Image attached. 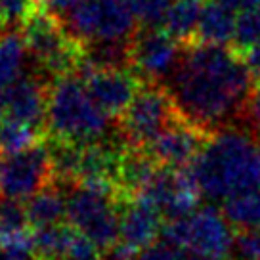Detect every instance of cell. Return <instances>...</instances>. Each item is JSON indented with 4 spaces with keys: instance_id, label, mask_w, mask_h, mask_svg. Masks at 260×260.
I'll use <instances>...</instances> for the list:
<instances>
[{
    "instance_id": "6da1fadb",
    "label": "cell",
    "mask_w": 260,
    "mask_h": 260,
    "mask_svg": "<svg viewBox=\"0 0 260 260\" xmlns=\"http://www.w3.org/2000/svg\"><path fill=\"white\" fill-rule=\"evenodd\" d=\"M165 92L180 121L214 136L245 113L252 96V75L236 50L214 44L184 46Z\"/></svg>"
},
{
    "instance_id": "7a4b0ae2",
    "label": "cell",
    "mask_w": 260,
    "mask_h": 260,
    "mask_svg": "<svg viewBox=\"0 0 260 260\" xmlns=\"http://www.w3.org/2000/svg\"><path fill=\"white\" fill-rule=\"evenodd\" d=\"M189 171L201 195L218 205L252 193L260 189V140L230 126L207 140Z\"/></svg>"
},
{
    "instance_id": "3957f363",
    "label": "cell",
    "mask_w": 260,
    "mask_h": 260,
    "mask_svg": "<svg viewBox=\"0 0 260 260\" xmlns=\"http://www.w3.org/2000/svg\"><path fill=\"white\" fill-rule=\"evenodd\" d=\"M113 119L92 100L79 75L57 77L48 90L46 128L57 144L92 146L107 142Z\"/></svg>"
},
{
    "instance_id": "277c9868",
    "label": "cell",
    "mask_w": 260,
    "mask_h": 260,
    "mask_svg": "<svg viewBox=\"0 0 260 260\" xmlns=\"http://www.w3.org/2000/svg\"><path fill=\"white\" fill-rule=\"evenodd\" d=\"M59 23L73 41L88 48L130 46L136 35L126 0H79Z\"/></svg>"
},
{
    "instance_id": "5b68a950",
    "label": "cell",
    "mask_w": 260,
    "mask_h": 260,
    "mask_svg": "<svg viewBox=\"0 0 260 260\" xmlns=\"http://www.w3.org/2000/svg\"><path fill=\"white\" fill-rule=\"evenodd\" d=\"M161 241L184 249L197 260H226L234 234L224 214L207 205L189 216L167 220L161 230Z\"/></svg>"
},
{
    "instance_id": "8992f818",
    "label": "cell",
    "mask_w": 260,
    "mask_h": 260,
    "mask_svg": "<svg viewBox=\"0 0 260 260\" xmlns=\"http://www.w3.org/2000/svg\"><path fill=\"white\" fill-rule=\"evenodd\" d=\"M67 224L106 254L119 243V195L113 189L73 184L67 189Z\"/></svg>"
},
{
    "instance_id": "52a82bcc",
    "label": "cell",
    "mask_w": 260,
    "mask_h": 260,
    "mask_svg": "<svg viewBox=\"0 0 260 260\" xmlns=\"http://www.w3.org/2000/svg\"><path fill=\"white\" fill-rule=\"evenodd\" d=\"M176 119L171 98L162 86L144 84L121 117L122 140L130 149L146 151Z\"/></svg>"
},
{
    "instance_id": "ba28073f",
    "label": "cell",
    "mask_w": 260,
    "mask_h": 260,
    "mask_svg": "<svg viewBox=\"0 0 260 260\" xmlns=\"http://www.w3.org/2000/svg\"><path fill=\"white\" fill-rule=\"evenodd\" d=\"M54 184L52 155L44 144L12 155H0V199L23 201Z\"/></svg>"
},
{
    "instance_id": "9c48e42d",
    "label": "cell",
    "mask_w": 260,
    "mask_h": 260,
    "mask_svg": "<svg viewBox=\"0 0 260 260\" xmlns=\"http://www.w3.org/2000/svg\"><path fill=\"white\" fill-rule=\"evenodd\" d=\"M23 29L21 35L27 44L29 57L44 71L63 77L77 61H81L75 52V41L65 32L61 23L48 14L35 12Z\"/></svg>"
},
{
    "instance_id": "30bf717a",
    "label": "cell",
    "mask_w": 260,
    "mask_h": 260,
    "mask_svg": "<svg viewBox=\"0 0 260 260\" xmlns=\"http://www.w3.org/2000/svg\"><path fill=\"white\" fill-rule=\"evenodd\" d=\"M184 46L169 32L157 29H142L134 35L128 48V61L147 84L165 86L178 67Z\"/></svg>"
},
{
    "instance_id": "8fae6325",
    "label": "cell",
    "mask_w": 260,
    "mask_h": 260,
    "mask_svg": "<svg viewBox=\"0 0 260 260\" xmlns=\"http://www.w3.org/2000/svg\"><path fill=\"white\" fill-rule=\"evenodd\" d=\"M81 63V77L92 100L111 119H121L138 92V82L126 69H104Z\"/></svg>"
},
{
    "instance_id": "7c38bea8",
    "label": "cell",
    "mask_w": 260,
    "mask_h": 260,
    "mask_svg": "<svg viewBox=\"0 0 260 260\" xmlns=\"http://www.w3.org/2000/svg\"><path fill=\"white\" fill-rule=\"evenodd\" d=\"M207 140L209 138L201 130L176 119L146 151L153 157V161L159 167L182 171L193 165L197 155L201 153V149L207 144Z\"/></svg>"
},
{
    "instance_id": "4fadbf2b",
    "label": "cell",
    "mask_w": 260,
    "mask_h": 260,
    "mask_svg": "<svg viewBox=\"0 0 260 260\" xmlns=\"http://www.w3.org/2000/svg\"><path fill=\"white\" fill-rule=\"evenodd\" d=\"M2 107L4 121L19 122L41 132L46 124L48 90L39 77L25 75L2 94Z\"/></svg>"
},
{
    "instance_id": "5bb4252c",
    "label": "cell",
    "mask_w": 260,
    "mask_h": 260,
    "mask_svg": "<svg viewBox=\"0 0 260 260\" xmlns=\"http://www.w3.org/2000/svg\"><path fill=\"white\" fill-rule=\"evenodd\" d=\"M119 243L142 252L161 237L162 214L142 197L119 199Z\"/></svg>"
},
{
    "instance_id": "9a60e30c",
    "label": "cell",
    "mask_w": 260,
    "mask_h": 260,
    "mask_svg": "<svg viewBox=\"0 0 260 260\" xmlns=\"http://www.w3.org/2000/svg\"><path fill=\"white\" fill-rule=\"evenodd\" d=\"M25 214L32 232L63 224V218H67V191L56 182L50 184L25 203Z\"/></svg>"
},
{
    "instance_id": "2e32d148",
    "label": "cell",
    "mask_w": 260,
    "mask_h": 260,
    "mask_svg": "<svg viewBox=\"0 0 260 260\" xmlns=\"http://www.w3.org/2000/svg\"><path fill=\"white\" fill-rule=\"evenodd\" d=\"M236 19L237 14L226 4H222L220 0H209L205 2L197 35L205 44L228 46L236 37Z\"/></svg>"
},
{
    "instance_id": "e0dca14e",
    "label": "cell",
    "mask_w": 260,
    "mask_h": 260,
    "mask_svg": "<svg viewBox=\"0 0 260 260\" xmlns=\"http://www.w3.org/2000/svg\"><path fill=\"white\" fill-rule=\"evenodd\" d=\"M29 52L21 32L6 31L0 35V92L4 94L25 77Z\"/></svg>"
},
{
    "instance_id": "ac0fdd59",
    "label": "cell",
    "mask_w": 260,
    "mask_h": 260,
    "mask_svg": "<svg viewBox=\"0 0 260 260\" xmlns=\"http://www.w3.org/2000/svg\"><path fill=\"white\" fill-rule=\"evenodd\" d=\"M203 8L205 0H174L161 29H165L176 41L189 39L191 35H197Z\"/></svg>"
},
{
    "instance_id": "d6986e66",
    "label": "cell",
    "mask_w": 260,
    "mask_h": 260,
    "mask_svg": "<svg viewBox=\"0 0 260 260\" xmlns=\"http://www.w3.org/2000/svg\"><path fill=\"white\" fill-rule=\"evenodd\" d=\"M224 218L239 230L260 232V189L247 195H239L220 205Z\"/></svg>"
},
{
    "instance_id": "ffe728a7",
    "label": "cell",
    "mask_w": 260,
    "mask_h": 260,
    "mask_svg": "<svg viewBox=\"0 0 260 260\" xmlns=\"http://www.w3.org/2000/svg\"><path fill=\"white\" fill-rule=\"evenodd\" d=\"M41 144L39 142V130L25 126L19 122L2 121L0 126V155H12L25 151L29 147Z\"/></svg>"
},
{
    "instance_id": "44dd1931",
    "label": "cell",
    "mask_w": 260,
    "mask_h": 260,
    "mask_svg": "<svg viewBox=\"0 0 260 260\" xmlns=\"http://www.w3.org/2000/svg\"><path fill=\"white\" fill-rule=\"evenodd\" d=\"M126 4L142 29H157L162 27L174 0H126Z\"/></svg>"
},
{
    "instance_id": "7402d4cb",
    "label": "cell",
    "mask_w": 260,
    "mask_h": 260,
    "mask_svg": "<svg viewBox=\"0 0 260 260\" xmlns=\"http://www.w3.org/2000/svg\"><path fill=\"white\" fill-rule=\"evenodd\" d=\"M260 42V6H252L237 14L234 44L239 50H251Z\"/></svg>"
},
{
    "instance_id": "603a6c76",
    "label": "cell",
    "mask_w": 260,
    "mask_h": 260,
    "mask_svg": "<svg viewBox=\"0 0 260 260\" xmlns=\"http://www.w3.org/2000/svg\"><path fill=\"white\" fill-rule=\"evenodd\" d=\"M37 0H0V29L25 25L35 14Z\"/></svg>"
},
{
    "instance_id": "cb8c5ba5",
    "label": "cell",
    "mask_w": 260,
    "mask_h": 260,
    "mask_svg": "<svg viewBox=\"0 0 260 260\" xmlns=\"http://www.w3.org/2000/svg\"><path fill=\"white\" fill-rule=\"evenodd\" d=\"M23 230H29L25 205L19 201L0 199V236H8Z\"/></svg>"
},
{
    "instance_id": "d4e9b609",
    "label": "cell",
    "mask_w": 260,
    "mask_h": 260,
    "mask_svg": "<svg viewBox=\"0 0 260 260\" xmlns=\"http://www.w3.org/2000/svg\"><path fill=\"white\" fill-rule=\"evenodd\" d=\"M232 260H260V232L258 230H239L232 241Z\"/></svg>"
},
{
    "instance_id": "484cf974",
    "label": "cell",
    "mask_w": 260,
    "mask_h": 260,
    "mask_svg": "<svg viewBox=\"0 0 260 260\" xmlns=\"http://www.w3.org/2000/svg\"><path fill=\"white\" fill-rule=\"evenodd\" d=\"M138 260H197L195 256H191L189 252H186L184 249H178L174 245H169L165 241L147 247L146 251L140 252Z\"/></svg>"
},
{
    "instance_id": "4316f807",
    "label": "cell",
    "mask_w": 260,
    "mask_h": 260,
    "mask_svg": "<svg viewBox=\"0 0 260 260\" xmlns=\"http://www.w3.org/2000/svg\"><path fill=\"white\" fill-rule=\"evenodd\" d=\"M77 2L79 0H37V4L42 8V12L52 16L57 21H61L77 6Z\"/></svg>"
},
{
    "instance_id": "83f0119b",
    "label": "cell",
    "mask_w": 260,
    "mask_h": 260,
    "mask_svg": "<svg viewBox=\"0 0 260 260\" xmlns=\"http://www.w3.org/2000/svg\"><path fill=\"white\" fill-rule=\"evenodd\" d=\"M245 119L251 126V134L260 140V88L252 92L249 104L245 107Z\"/></svg>"
},
{
    "instance_id": "f1b7e54d",
    "label": "cell",
    "mask_w": 260,
    "mask_h": 260,
    "mask_svg": "<svg viewBox=\"0 0 260 260\" xmlns=\"http://www.w3.org/2000/svg\"><path fill=\"white\" fill-rule=\"evenodd\" d=\"M245 63H247V67H249L252 79L260 81V42L258 44H254L251 50H247Z\"/></svg>"
},
{
    "instance_id": "f546056e",
    "label": "cell",
    "mask_w": 260,
    "mask_h": 260,
    "mask_svg": "<svg viewBox=\"0 0 260 260\" xmlns=\"http://www.w3.org/2000/svg\"><path fill=\"white\" fill-rule=\"evenodd\" d=\"M220 2L226 4L230 10H234L236 14L247 8H252V6H260V0H220Z\"/></svg>"
},
{
    "instance_id": "4dcf8cb0",
    "label": "cell",
    "mask_w": 260,
    "mask_h": 260,
    "mask_svg": "<svg viewBox=\"0 0 260 260\" xmlns=\"http://www.w3.org/2000/svg\"><path fill=\"white\" fill-rule=\"evenodd\" d=\"M0 260H32V258L31 256H21V254H16V252L0 247Z\"/></svg>"
},
{
    "instance_id": "1f68e13d",
    "label": "cell",
    "mask_w": 260,
    "mask_h": 260,
    "mask_svg": "<svg viewBox=\"0 0 260 260\" xmlns=\"http://www.w3.org/2000/svg\"><path fill=\"white\" fill-rule=\"evenodd\" d=\"M2 121H4V107H2V92H0V126H2Z\"/></svg>"
}]
</instances>
